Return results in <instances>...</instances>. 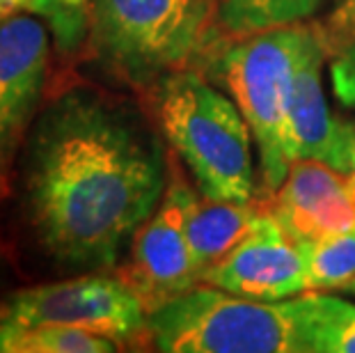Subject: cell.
<instances>
[{
	"mask_svg": "<svg viewBox=\"0 0 355 353\" xmlns=\"http://www.w3.org/2000/svg\"><path fill=\"white\" fill-rule=\"evenodd\" d=\"M305 33L307 26L293 24L243 35L218 64L252 131L266 191H277L291 168L289 101Z\"/></svg>",
	"mask_w": 355,
	"mask_h": 353,
	"instance_id": "cell-5",
	"label": "cell"
},
{
	"mask_svg": "<svg viewBox=\"0 0 355 353\" xmlns=\"http://www.w3.org/2000/svg\"><path fill=\"white\" fill-rule=\"evenodd\" d=\"M49 62L46 21L30 12L0 21V202L10 198L21 145L46 99Z\"/></svg>",
	"mask_w": 355,
	"mask_h": 353,
	"instance_id": "cell-7",
	"label": "cell"
},
{
	"mask_svg": "<svg viewBox=\"0 0 355 353\" xmlns=\"http://www.w3.org/2000/svg\"><path fill=\"white\" fill-rule=\"evenodd\" d=\"M89 10H92V0H42L37 17L46 21L58 58L69 60L85 53Z\"/></svg>",
	"mask_w": 355,
	"mask_h": 353,
	"instance_id": "cell-17",
	"label": "cell"
},
{
	"mask_svg": "<svg viewBox=\"0 0 355 353\" xmlns=\"http://www.w3.org/2000/svg\"><path fill=\"white\" fill-rule=\"evenodd\" d=\"M202 284L250 300H286L309 289L303 246L266 209L232 252L202 273Z\"/></svg>",
	"mask_w": 355,
	"mask_h": 353,
	"instance_id": "cell-9",
	"label": "cell"
},
{
	"mask_svg": "<svg viewBox=\"0 0 355 353\" xmlns=\"http://www.w3.org/2000/svg\"><path fill=\"white\" fill-rule=\"evenodd\" d=\"M309 353H355V303L305 294L296 298Z\"/></svg>",
	"mask_w": 355,
	"mask_h": 353,
	"instance_id": "cell-13",
	"label": "cell"
},
{
	"mask_svg": "<svg viewBox=\"0 0 355 353\" xmlns=\"http://www.w3.org/2000/svg\"><path fill=\"white\" fill-rule=\"evenodd\" d=\"M266 212V205L254 202H223L211 198H198L193 191L186 195L184 232L191 243L200 271L218 264L250 234L254 223Z\"/></svg>",
	"mask_w": 355,
	"mask_h": 353,
	"instance_id": "cell-12",
	"label": "cell"
},
{
	"mask_svg": "<svg viewBox=\"0 0 355 353\" xmlns=\"http://www.w3.org/2000/svg\"><path fill=\"white\" fill-rule=\"evenodd\" d=\"M303 246L309 289H349L355 282V225Z\"/></svg>",
	"mask_w": 355,
	"mask_h": 353,
	"instance_id": "cell-16",
	"label": "cell"
},
{
	"mask_svg": "<svg viewBox=\"0 0 355 353\" xmlns=\"http://www.w3.org/2000/svg\"><path fill=\"white\" fill-rule=\"evenodd\" d=\"M346 291H351V294H355V282H353V284H351V287H349V289H346Z\"/></svg>",
	"mask_w": 355,
	"mask_h": 353,
	"instance_id": "cell-21",
	"label": "cell"
},
{
	"mask_svg": "<svg viewBox=\"0 0 355 353\" xmlns=\"http://www.w3.org/2000/svg\"><path fill=\"white\" fill-rule=\"evenodd\" d=\"M353 172H355V147H353Z\"/></svg>",
	"mask_w": 355,
	"mask_h": 353,
	"instance_id": "cell-22",
	"label": "cell"
},
{
	"mask_svg": "<svg viewBox=\"0 0 355 353\" xmlns=\"http://www.w3.org/2000/svg\"><path fill=\"white\" fill-rule=\"evenodd\" d=\"M328 37H342L355 33V0H339L330 28L323 30Z\"/></svg>",
	"mask_w": 355,
	"mask_h": 353,
	"instance_id": "cell-18",
	"label": "cell"
},
{
	"mask_svg": "<svg viewBox=\"0 0 355 353\" xmlns=\"http://www.w3.org/2000/svg\"><path fill=\"white\" fill-rule=\"evenodd\" d=\"M149 99L158 131L193 172L204 198L252 200V131L236 103L188 67L158 80Z\"/></svg>",
	"mask_w": 355,
	"mask_h": 353,
	"instance_id": "cell-2",
	"label": "cell"
},
{
	"mask_svg": "<svg viewBox=\"0 0 355 353\" xmlns=\"http://www.w3.org/2000/svg\"><path fill=\"white\" fill-rule=\"evenodd\" d=\"M326 42L319 26H307L291 83L289 101V156L314 159L342 172H353L355 126L332 115L323 92Z\"/></svg>",
	"mask_w": 355,
	"mask_h": 353,
	"instance_id": "cell-10",
	"label": "cell"
},
{
	"mask_svg": "<svg viewBox=\"0 0 355 353\" xmlns=\"http://www.w3.org/2000/svg\"><path fill=\"white\" fill-rule=\"evenodd\" d=\"M12 259V250L7 246L5 236L0 234V287H3V280H5V271H7V261Z\"/></svg>",
	"mask_w": 355,
	"mask_h": 353,
	"instance_id": "cell-19",
	"label": "cell"
},
{
	"mask_svg": "<svg viewBox=\"0 0 355 353\" xmlns=\"http://www.w3.org/2000/svg\"><path fill=\"white\" fill-rule=\"evenodd\" d=\"M266 209L296 243H312L355 225V172L296 159Z\"/></svg>",
	"mask_w": 355,
	"mask_h": 353,
	"instance_id": "cell-11",
	"label": "cell"
},
{
	"mask_svg": "<svg viewBox=\"0 0 355 353\" xmlns=\"http://www.w3.org/2000/svg\"><path fill=\"white\" fill-rule=\"evenodd\" d=\"M147 335L165 353H309L296 298L250 300L216 287L149 312Z\"/></svg>",
	"mask_w": 355,
	"mask_h": 353,
	"instance_id": "cell-4",
	"label": "cell"
},
{
	"mask_svg": "<svg viewBox=\"0 0 355 353\" xmlns=\"http://www.w3.org/2000/svg\"><path fill=\"white\" fill-rule=\"evenodd\" d=\"M122 347L85 328L37 324L0 326V353H112Z\"/></svg>",
	"mask_w": 355,
	"mask_h": 353,
	"instance_id": "cell-14",
	"label": "cell"
},
{
	"mask_svg": "<svg viewBox=\"0 0 355 353\" xmlns=\"http://www.w3.org/2000/svg\"><path fill=\"white\" fill-rule=\"evenodd\" d=\"M85 328L122 344L149 342V312L119 275L83 273L12 291L0 300V326Z\"/></svg>",
	"mask_w": 355,
	"mask_h": 353,
	"instance_id": "cell-6",
	"label": "cell"
},
{
	"mask_svg": "<svg viewBox=\"0 0 355 353\" xmlns=\"http://www.w3.org/2000/svg\"><path fill=\"white\" fill-rule=\"evenodd\" d=\"M19 12H24L21 0H0V21L12 17V14H19Z\"/></svg>",
	"mask_w": 355,
	"mask_h": 353,
	"instance_id": "cell-20",
	"label": "cell"
},
{
	"mask_svg": "<svg viewBox=\"0 0 355 353\" xmlns=\"http://www.w3.org/2000/svg\"><path fill=\"white\" fill-rule=\"evenodd\" d=\"M188 191L181 177L172 179L156 212L133 234L128 259L117 268V275L138 294L147 312L202 284V271L184 232Z\"/></svg>",
	"mask_w": 355,
	"mask_h": 353,
	"instance_id": "cell-8",
	"label": "cell"
},
{
	"mask_svg": "<svg viewBox=\"0 0 355 353\" xmlns=\"http://www.w3.org/2000/svg\"><path fill=\"white\" fill-rule=\"evenodd\" d=\"M323 0H218V17L227 33L243 37L261 30L303 24Z\"/></svg>",
	"mask_w": 355,
	"mask_h": 353,
	"instance_id": "cell-15",
	"label": "cell"
},
{
	"mask_svg": "<svg viewBox=\"0 0 355 353\" xmlns=\"http://www.w3.org/2000/svg\"><path fill=\"white\" fill-rule=\"evenodd\" d=\"M207 0H92L85 53L108 78L149 94L207 44Z\"/></svg>",
	"mask_w": 355,
	"mask_h": 353,
	"instance_id": "cell-3",
	"label": "cell"
},
{
	"mask_svg": "<svg viewBox=\"0 0 355 353\" xmlns=\"http://www.w3.org/2000/svg\"><path fill=\"white\" fill-rule=\"evenodd\" d=\"M165 179L163 138L138 103L85 83L60 87L21 145L10 250L40 273H108L156 212Z\"/></svg>",
	"mask_w": 355,
	"mask_h": 353,
	"instance_id": "cell-1",
	"label": "cell"
}]
</instances>
